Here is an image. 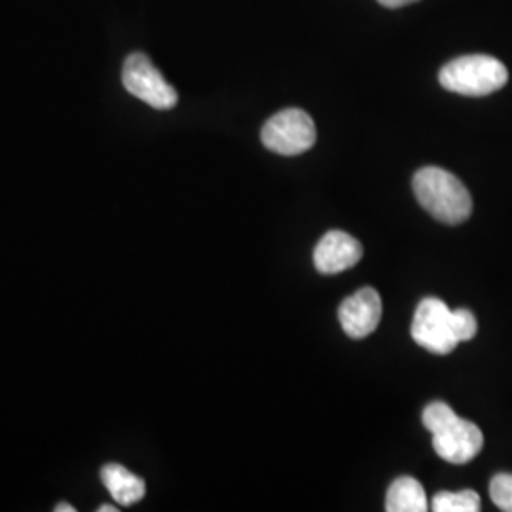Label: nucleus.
I'll return each mask as SVG.
<instances>
[{
    "label": "nucleus",
    "instance_id": "nucleus-1",
    "mask_svg": "<svg viewBox=\"0 0 512 512\" xmlns=\"http://www.w3.org/2000/svg\"><path fill=\"white\" fill-rule=\"evenodd\" d=\"M476 330V317L471 311H452L439 298H425L416 308L410 332L421 348L448 355L458 348L459 342L473 340Z\"/></svg>",
    "mask_w": 512,
    "mask_h": 512
},
{
    "label": "nucleus",
    "instance_id": "nucleus-2",
    "mask_svg": "<svg viewBox=\"0 0 512 512\" xmlns=\"http://www.w3.org/2000/svg\"><path fill=\"white\" fill-rule=\"evenodd\" d=\"M412 186L421 207L439 222L456 226L473 213V198L465 184L442 167H423Z\"/></svg>",
    "mask_w": 512,
    "mask_h": 512
},
{
    "label": "nucleus",
    "instance_id": "nucleus-3",
    "mask_svg": "<svg viewBox=\"0 0 512 512\" xmlns=\"http://www.w3.org/2000/svg\"><path fill=\"white\" fill-rule=\"evenodd\" d=\"M423 425L433 435L437 456L448 463H469L484 446V435L475 423L461 420L446 403L429 404L423 410Z\"/></svg>",
    "mask_w": 512,
    "mask_h": 512
},
{
    "label": "nucleus",
    "instance_id": "nucleus-4",
    "mask_svg": "<svg viewBox=\"0 0 512 512\" xmlns=\"http://www.w3.org/2000/svg\"><path fill=\"white\" fill-rule=\"evenodd\" d=\"M509 80L507 67L490 55H463L440 69V86L448 92L484 97L501 90Z\"/></svg>",
    "mask_w": 512,
    "mask_h": 512
},
{
    "label": "nucleus",
    "instance_id": "nucleus-5",
    "mask_svg": "<svg viewBox=\"0 0 512 512\" xmlns=\"http://www.w3.org/2000/svg\"><path fill=\"white\" fill-rule=\"evenodd\" d=\"M317 131L310 114L285 109L272 116L262 128V143L281 156H298L315 145Z\"/></svg>",
    "mask_w": 512,
    "mask_h": 512
},
{
    "label": "nucleus",
    "instance_id": "nucleus-6",
    "mask_svg": "<svg viewBox=\"0 0 512 512\" xmlns=\"http://www.w3.org/2000/svg\"><path fill=\"white\" fill-rule=\"evenodd\" d=\"M124 88L152 109H173L179 101L175 88L165 80L145 54H131L122 69Z\"/></svg>",
    "mask_w": 512,
    "mask_h": 512
},
{
    "label": "nucleus",
    "instance_id": "nucleus-7",
    "mask_svg": "<svg viewBox=\"0 0 512 512\" xmlns=\"http://www.w3.org/2000/svg\"><path fill=\"white\" fill-rule=\"evenodd\" d=\"M338 317L349 338H366L382 321V298L372 287L361 289L342 302Z\"/></svg>",
    "mask_w": 512,
    "mask_h": 512
},
{
    "label": "nucleus",
    "instance_id": "nucleus-8",
    "mask_svg": "<svg viewBox=\"0 0 512 512\" xmlns=\"http://www.w3.org/2000/svg\"><path fill=\"white\" fill-rule=\"evenodd\" d=\"M361 258L363 245L342 230L327 232L313 253L315 268L325 275L342 274L353 268Z\"/></svg>",
    "mask_w": 512,
    "mask_h": 512
},
{
    "label": "nucleus",
    "instance_id": "nucleus-9",
    "mask_svg": "<svg viewBox=\"0 0 512 512\" xmlns=\"http://www.w3.org/2000/svg\"><path fill=\"white\" fill-rule=\"evenodd\" d=\"M101 480L107 486L112 499L124 507L139 503L147 492L145 480L141 476L133 475L126 467H122L118 463L105 465L101 469Z\"/></svg>",
    "mask_w": 512,
    "mask_h": 512
},
{
    "label": "nucleus",
    "instance_id": "nucleus-10",
    "mask_svg": "<svg viewBox=\"0 0 512 512\" xmlns=\"http://www.w3.org/2000/svg\"><path fill=\"white\" fill-rule=\"evenodd\" d=\"M427 509V495L416 478L401 476L393 480L385 495V511L425 512Z\"/></svg>",
    "mask_w": 512,
    "mask_h": 512
},
{
    "label": "nucleus",
    "instance_id": "nucleus-11",
    "mask_svg": "<svg viewBox=\"0 0 512 512\" xmlns=\"http://www.w3.org/2000/svg\"><path fill=\"white\" fill-rule=\"evenodd\" d=\"M431 509L435 512H478L480 511V495L473 490L465 492H440L433 497Z\"/></svg>",
    "mask_w": 512,
    "mask_h": 512
},
{
    "label": "nucleus",
    "instance_id": "nucleus-12",
    "mask_svg": "<svg viewBox=\"0 0 512 512\" xmlns=\"http://www.w3.org/2000/svg\"><path fill=\"white\" fill-rule=\"evenodd\" d=\"M490 495L501 511L512 512V475H495L490 482Z\"/></svg>",
    "mask_w": 512,
    "mask_h": 512
},
{
    "label": "nucleus",
    "instance_id": "nucleus-13",
    "mask_svg": "<svg viewBox=\"0 0 512 512\" xmlns=\"http://www.w3.org/2000/svg\"><path fill=\"white\" fill-rule=\"evenodd\" d=\"M382 6L385 8H403V6H408V4H414V2H418V0H378Z\"/></svg>",
    "mask_w": 512,
    "mask_h": 512
},
{
    "label": "nucleus",
    "instance_id": "nucleus-14",
    "mask_svg": "<svg viewBox=\"0 0 512 512\" xmlns=\"http://www.w3.org/2000/svg\"><path fill=\"white\" fill-rule=\"evenodd\" d=\"M55 512H76L73 505H69V503H59L57 507H55Z\"/></svg>",
    "mask_w": 512,
    "mask_h": 512
},
{
    "label": "nucleus",
    "instance_id": "nucleus-15",
    "mask_svg": "<svg viewBox=\"0 0 512 512\" xmlns=\"http://www.w3.org/2000/svg\"><path fill=\"white\" fill-rule=\"evenodd\" d=\"M118 511V507H109V505H101L97 512H116Z\"/></svg>",
    "mask_w": 512,
    "mask_h": 512
}]
</instances>
